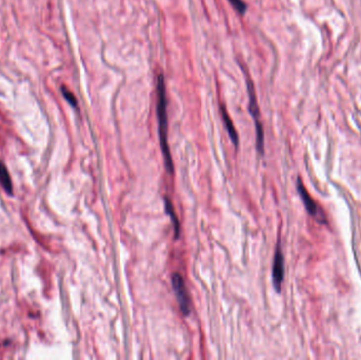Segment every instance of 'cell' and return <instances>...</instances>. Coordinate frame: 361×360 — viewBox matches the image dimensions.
<instances>
[{
	"label": "cell",
	"mask_w": 361,
	"mask_h": 360,
	"mask_svg": "<svg viewBox=\"0 0 361 360\" xmlns=\"http://www.w3.org/2000/svg\"><path fill=\"white\" fill-rule=\"evenodd\" d=\"M157 119L160 145L164 156L165 168L168 173H173V162L170 148L168 144V117H167V95L163 74H160L157 81Z\"/></svg>",
	"instance_id": "obj_1"
},
{
	"label": "cell",
	"mask_w": 361,
	"mask_h": 360,
	"mask_svg": "<svg viewBox=\"0 0 361 360\" xmlns=\"http://www.w3.org/2000/svg\"><path fill=\"white\" fill-rule=\"evenodd\" d=\"M247 90H248V97H249V106L248 110L250 116L255 121L256 126V133H257V149L258 151L263 155L264 153V133H263V127L260 121V110L257 102V95L255 88H253L252 81L247 79Z\"/></svg>",
	"instance_id": "obj_2"
},
{
	"label": "cell",
	"mask_w": 361,
	"mask_h": 360,
	"mask_svg": "<svg viewBox=\"0 0 361 360\" xmlns=\"http://www.w3.org/2000/svg\"><path fill=\"white\" fill-rule=\"evenodd\" d=\"M297 190H298V194H299V196H300L301 200L303 202L305 210L309 212L310 216L316 220L318 223L326 224L327 223V219H326L325 213L323 212V210H322L319 207V206L317 205V203L314 201V199L310 196V194L307 193V190L304 187L303 183H302L300 178H298V180H297Z\"/></svg>",
	"instance_id": "obj_3"
},
{
	"label": "cell",
	"mask_w": 361,
	"mask_h": 360,
	"mask_svg": "<svg viewBox=\"0 0 361 360\" xmlns=\"http://www.w3.org/2000/svg\"><path fill=\"white\" fill-rule=\"evenodd\" d=\"M171 284L181 312L183 313L184 316H188L190 314V298L187 292L185 281H184L181 274L179 273L172 274Z\"/></svg>",
	"instance_id": "obj_4"
},
{
	"label": "cell",
	"mask_w": 361,
	"mask_h": 360,
	"mask_svg": "<svg viewBox=\"0 0 361 360\" xmlns=\"http://www.w3.org/2000/svg\"><path fill=\"white\" fill-rule=\"evenodd\" d=\"M284 275H285V261H284V255L280 245H278L275 252L273 263V283L275 289L278 293L281 290Z\"/></svg>",
	"instance_id": "obj_5"
},
{
	"label": "cell",
	"mask_w": 361,
	"mask_h": 360,
	"mask_svg": "<svg viewBox=\"0 0 361 360\" xmlns=\"http://www.w3.org/2000/svg\"><path fill=\"white\" fill-rule=\"evenodd\" d=\"M221 114H222V119H223V122H224L225 125V128L227 130V133L230 137V140H232V142L234 143V145L236 147H238V145H239V136H238V133L236 131L235 129V126L233 124L232 121V119L229 118L228 113L225 109L224 106L221 105Z\"/></svg>",
	"instance_id": "obj_6"
},
{
	"label": "cell",
	"mask_w": 361,
	"mask_h": 360,
	"mask_svg": "<svg viewBox=\"0 0 361 360\" xmlns=\"http://www.w3.org/2000/svg\"><path fill=\"white\" fill-rule=\"evenodd\" d=\"M165 208H166V212L170 216V219H171V222H172V225L174 227V235H175V239H178L180 237V221L178 219V217H176V213L174 211V208H173V205L171 203V201L169 200V198H165Z\"/></svg>",
	"instance_id": "obj_7"
},
{
	"label": "cell",
	"mask_w": 361,
	"mask_h": 360,
	"mask_svg": "<svg viewBox=\"0 0 361 360\" xmlns=\"http://www.w3.org/2000/svg\"><path fill=\"white\" fill-rule=\"evenodd\" d=\"M0 183H1V185L5 189L6 193L12 194L13 187H12L11 177L2 162H0Z\"/></svg>",
	"instance_id": "obj_8"
},
{
	"label": "cell",
	"mask_w": 361,
	"mask_h": 360,
	"mask_svg": "<svg viewBox=\"0 0 361 360\" xmlns=\"http://www.w3.org/2000/svg\"><path fill=\"white\" fill-rule=\"evenodd\" d=\"M228 1L230 2V4L234 6V9L239 14L243 15V14L246 13L247 5H246V3L243 1V0H228Z\"/></svg>",
	"instance_id": "obj_9"
},
{
	"label": "cell",
	"mask_w": 361,
	"mask_h": 360,
	"mask_svg": "<svg viewBox=\"0 0 361 360\" xmlns=\"http://www.w3.org/2000/svg\"><path fill=\"white\" fill-rule=\"evenodd\" d=\"M61 92H63V95H64V97L67 99V102H68L69 104H70L71 106L76 107V105H78V102H76V98H75V96L71 93V92L69 91L68 89H66L65 87L61 88Z\"/></svg>",
	"instance_id": "obj_10"
}]
</instances>
